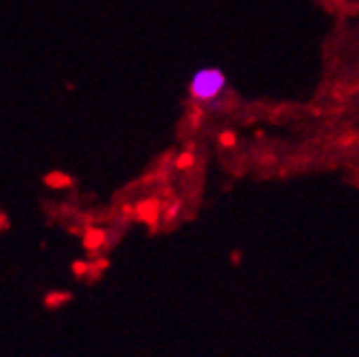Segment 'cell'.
<instances>
[{
  "mask_svg": "<svg viewBox=\"0 0 359 357\" xmlns=\"http://www.w3.org/2000/svg\"><path fill=\"white\" fill-rule=\"evenodd\" d=\"M226 86H228V79L224 75V70L217 66H206L193 73L189 81V95L197 103H210L224 95Z\"/></svg>",
  "mask_w": 359,
  "mask_h": 357,
  "instance_id": "obj_1",
  "label": "cell"
},
{
  "mask_svg": "<svg viewBox=\"0 0 359 357\" xmlns=\"http://www.w3.org/2000/svg\"><path fill=\"white\" fill-rule=\"evenodd\" d=\"M44 184L50 187V189H66L73 184V177L68 173H62V171H53L48 175H44Z\"/></svg>",
  "mask_w": 359,
  "mask_h": 357,
  "instance_id": "obj_2",
  "label": "cell"
},
{
  "mask_svg": "<svg viewBox=\"0 0 359 357\" xmlns=\"http://www.w3.org/2000/svg\"><path fill=\"white\" fill-rule=\"evenodd\" d=\"M70 298H73V296H70L68 292H50V294L44 296V305L53 309V307L64 305V302H68Z\"/></svg>",
  "mask_w": 359,
  "mask_h": 357,
  "instance_id": "obj_3",
  "label": "cell"
},
{
  "mask_svg": "<svg viewBox=\"0 0 359 357\" xmlns=\"http://www.w3.org/2000/svg\"><path fill=\"white\" fill-rule=\"evenodd\" d=\"M193 163H195V156L191 151H184V154H180L175 158V167L177 169H189V167H193Z\"/></svg>",
  "mask_w": 359,
  "mask_h": 357,
  "instance_id": "obj_4",
  "label": "cell"
},
{
  "mask_svg": "<svg viewBox=\"0 0 359 357\" xmlns=\"http://www.w3.org/2000/svg\"><path fill=\"white\" fill-rule=\"evenodd\" d=\"M103 237H105L103 230H99V228H90V230H88V237H86V243H88V245H93V241H95V245H99V243L103 241Z\"/></svg>",
  "mask_w": 359,
  "mask_h": 357,
  "instance_id": "obj_5",
  "label": "cell"
},
{
  "mask_svg": "<svg viewBox=\"0 0 359 357\" xmlns=\"http://www.w3.org/2000/svg\"><path fill=\"white\" fill-rule=\"evenodd\" d=\"M219 142H222L224 147H235V145H237V134H235V132H230V130H226V132L219 134Z\"/></svg>",
  "mask_w": 359,
  "mask_h": 357,
  "instance_id": "obj_6",
  "label": "cell"
},
{
  "mask_svg": "<svg viewBox=\"0 0 359 357\" xmlns=\"http://www.w3.org/2000/svg\"><path fill=\"white\" fill-rule=\"evenodd\" d=\"M88 270H90V265L83 263V261H75V263H73V272H75L77 276H83Z\"/></svg>",
  "mask_w": 359,
  "mask_h": 357,
  "instance_id": "obj_7",
  "label": "cell"
},
{
  "mask_svg": "<svg viewBox=\"0 0 359 357\" xmlns=\"http://www.w3.org/2000/svg\"><path fill=\"white\" fill-rule=\"evenodd\" d=\"M175 213H177V204H173V206L169 208V213H167V220H171V217H175Z\"/></svg>",
  "mask_w": 359,
  "mask_h": 357,
  "instance_id": "obj_8",
  "label": "cell"
}]
</instances>
